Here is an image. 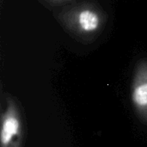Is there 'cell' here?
Here are the masks:
<instances>
[{
    "label": "cell",
    "instance_id": "cell-1",
    "mask_svg": "<svg viewBox=\"0 0 147 147\" xmlns=\"http://www.w3.org/2000/svg\"><path fill=\"white\" fill-rule=\"evenodd\" d=\"M1 117L0 147H22V120L16 102L8 98Z\"/></svg>",
    "mask_w": 147,
    "mask_h": 147
},
{
    "label": "cell",
    "instance_id": "cell-2",
    "mask_svg": "<svg viewBox=\"0 0 147 147\" xmlns=\"http://www.w3.org/2000/svg\"><path fill=\"white\" fill-rule=\"evenodd\" d=\"M130 98L137 116L147 125V63L140 65L135 71Z\"/></svg>",
    "mask_w": 147,
    "mask_h": 147
},
{
    "label": "cell",
    "instance_id": "cell-3",
    "mask_svg": "<svg viewBox=\"0 0 147 147\" xmlns=\"http://www.w3.org/2000/svg\"><path fill=\"white\" fill-rule=\"evenodd\" d=\"M78 23L81 28L86 32L96 30L99 25V17L97 14L90 10H83L78 16Z\"/></svg>",
    "mask_w": 147,
    "mask_h": 147
}]
</instances>
